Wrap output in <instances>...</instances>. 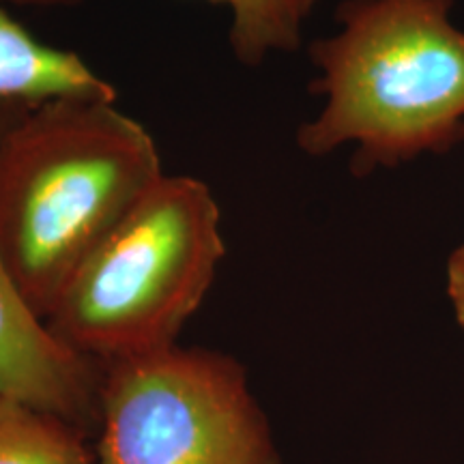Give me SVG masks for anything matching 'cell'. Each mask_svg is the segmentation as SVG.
I'll use <instances>...</instances> for the list:
<instances>
[{
    "label": "cell",
    "instance_id": "8",
    "mask_svg": "<svg viewBox=\"0 0 464 464\" xmlns=\"http://www.w3.org/2000/svg\"><path fill=\"white\" fill-rule=\"evenodd\" d=\"M230 15L228 44L241 65L256 67L266 58L295 50L316 0H207Z\"/></svg>",
    "mask_w": 464,
    "mask_h": 464
},
{
    "label": "cell",
    "instance_id": "5",
    "mask_svg": "<svg viewBox=\"0 0 464 464\" xmlns=\"http://www.w3.org/2000/svg\"><path fill=\"white\" fill-rule=\"evenodd\" d=\"M34 106L0 102V140ZM100 368L63 346L17 293L0 260V396L61 417L91 437Z\"/></svg>",
    "mask_w": 464,
    "mask_h": 464
},
{
    "label": "cell",
    "instance_id": "6",
    "mask_svg": "<svg viewBox=\"0 0 464 464\" xmlns=\"http://www.w3.org/2000/svg\"><path fill=\"white\" fill-rule=\"evenodd\" d=\"M56 100H116V89L82 56L39 42L0 7V102L42 106Z\"/></svg>",
    "mask_w": 464,
    "mask_h": 464
},
{
    "label": "cell",
    "instance_id": "3",
    "mask_svg": "<svg viewBox=\"0 0 464 464\" xmlns=\"http://www.w3.org/2000/svg\"><path fill=\"white\" fill-rule=\"evenodd\" d=\"M224 256L208 185L164 174L75 271L45 324L97 368L166 351L200 310Z\"/></svg>",
    "mask_w": 464,
    "mask_h": 464
},
{
    "label": "cell",
    "instance_id": "2",
    "mask_svg": "<svg viewBox=\"0 0 464 464\" xmlns=\"http://www.w3.org/2000/svg\"><path fill=\"white\" fill-rule=\"evenodd\" d=\"M454 0H346L340 31L312 45L323 108L297 144L353 147L357 174L440 153L464 133V31Z\"/></svg>",
    "mask_w": 464,
    "mask_h": 464
},
{
    "label": "cell",
    "instance_id": "10",
    "mask_svg": "<svg viewBox=\"0 0 464 464\" xmlns=\"http://www.w3.org/2000/svg\"><path fill=\"white\" fill-rule=\"evenodd\" d=\"M3 3L20 5V7L31 9H73L84 0H3Z\"/></svg>",
    "mask_w": 464,
    "mask_h": 464
},
{
    "label": "cell",
    "instance_id": "9",
    "mask_svg": "<svg viewBox=\"0 0 464 464\" xmlns=\"http://www.w3.org/2000/svg\"><path fill=\"white\" fill-rule=\"evenodd\" d=\"M448 295L454 305L456 321L464 329V243L451 254L448 263Z\"/></svg>",
    "mask_w": 464,
    "mask_h": 464
},
{
    "label": "cell",
    "instance_id": "1",
    "mask_svg": "<svg viewBox=\"0 0 464 464\" xmlns=\"http://www.w3.org/2000/svg\"><path fill=\"white\" fill-rule=\"evenodd\" d=\"M164 177L158 144L116 100H56L0 140V260L45 323L75 271Z\"/></svg>",
    "mask_w": 464,
    "mask_h": 464
},
{
    "label": "cell",
    "instance_id": "4",
    "mask_svg": "<svg viewBox=\"0 0 464 464\" xmlns=\"http://www.w3.org/2000/svg\"><path fill=\"white\" fill-rule=\"evenodd\" d=\"M100 372L95 464H282L235 357L177 344Z\"/></svg>",
    "mask_w": 464,
    "mask_h": 464
},
{
    "label": "cell",
    "instance_id": "7",
    "mask_svg": "<svg viewBox=\"0 0 464 464\" xmlns=\"http://www.w3.org/2000/svg\"><path fill=\"white\" fill-rule=\"evenodd\" d=\"M86 439L61 417L0 396V464H95Z\"/></svg>",
    "mask_w": 464,
    "mask_h": 464
}]
</instances>
